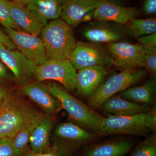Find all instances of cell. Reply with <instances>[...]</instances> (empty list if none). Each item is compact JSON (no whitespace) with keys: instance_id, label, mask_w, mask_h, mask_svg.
I'll return each mask as SVG.
<instances>
[{"instance_id":"18","label":"cell","mask_w":156,"mask_h":156,"mask_svg":"<svg viewBox=\"0 0 156 156\" xmlns=\"http://www.w3.org/2000/svg\"><path fill=\"white\" fill-rule=\"evenodd\" d=\"M63 0H34L26 8L44 26L61 17Z\"/></svg>"},{"instance_id":"8","label":"cell","mask_w":156,"mask_h":156,"mask_svg":"<svg viewBox=\"0 0 156 156\" xmlns=\"http://www.w3.org/2000/svg\"><path fill=\"white\" fill-rule=\"evenodd\" d=\"M69 60L78 70L91 66L106 68L113 65V58L109 51L92 42H77Z\"/></svg>"},{"instance_id":"9","label":"cell","mask_w":156,"mask_h":156,"mask_svg":"<svg viewBox=\"0 0 156 156\" xmlns=\"http://www.w3.org/2000/svg\"><path fill=\"white\" fill-rule=\"evenodd\" d=\"M5 32L17 50L37 66L48 60L41 38L9 27Z\"/></svg>"},{"instance_id":"36","label":"cell","mask_w":156,"mask_h":156,"mask_svg":"<svg viewBox=\"0 0 156 156\" xmlns=\"http://www.w3.org/2000/svg\"><path fill=\"white\" fill-rule=\"evenodd\" d=\"M7 94L8 93L6 92V90L2 87H0V106L5 99Z\"/></svg>"},{"instance_id":"24","label":"cell","mask_w":156,"mask_h":156,"mask_svg":"<svg viewBox=\"0 0 156 156\" xmlns=\"http://www.w3.org/2000/svg\"><path fill=\"white\" fill-rule=\"evenodd\" d=\"M126 25L128 31L135 38L156 33L155 18H134Z\"/></svg>"},{"instance_id":"11","label":"cell","mask_w":156,"mask_h":156,"mask_svg":"<svg viewBox=\"0 0 156 156\" xmlns=\"http://www.w3.org/2000/svg\"><path fill=\"white\" fill-rule=\"evenodd\" d=\"M0 58L11 71L14 80L21 87L30 83L35 77L36 66L19 50H10L0 45Z\"/></svg>"},{"instance_id":"7","label":"cell","mask_w":156,"mask_h":156,"mask_svg":"<svg viewBox=\"0 0 156 156\" xmlns=\"http://www.w3.org/2000/svg\"><path fill=\"white\" fill-rule=\"evenodd\" d=\"M107 115L98 133L99 136L118 134L145 136L150 132L145 126L146 113L122 116Z\"/></svg>"},{"instance_id":"34","label":"cell","mask_w":156,"mask_h":156,"mask_svg":"<svg viewBox=\"0 0 156 156\" xmlns=\"http://www.w3.org/2000/svg\"><path fill=\"white\" fill-rule=\"evenodd\" d=\"M35 156H59L56 151H45L44 152L34 154Z\"/></svg>"},{"instance_id":"30","label":"cell","mask_w":156,"mask_h":156,"mask_svg":"<svg viewBox=\"0 0 156 156\" xmlns=\"http://www.w3.org/2000/svg\"><path fill=\"white\" fill-rule=\"evenodd\" d=\"M137 40L143 46L156 47V33L140 37Z\"/></svg>"},{"instance_id":"5","label":"cell","mask_w":156,"mask_h":156,"mask_svg":"<svg viewBox=\"0 0 156 156\" xmlns=\"http://www.w3.org/2000/svg\"><path fill=\"white\" fill-rule=\"evenodd\" d=\"M55 151L59 156H70L83 146L95 141L98 135L71 122L62 123L55 129Z\"/></svg>"},{"instance_id":"38","label":"cell","mask_w":156,"mask_h":156,"mask_svg":"<svg viewBox=\"0 0 156 156\" xmlns=\"http://www.w3.org/2000/svg\"><path fill=\"white\" fill-rule=\"evenodd\" d=\"M109 1L115 3V2H120V1H122V0H109Z\"/></svg>"},{"instance_id":"27","label":"cell","mask_w":156,"mask_h":156,"mask_svg":"<svg viewBox=\"0 0 156 156\" xmlns=\"http://www.w3.org/2000/svg\"><path fill=\"white\" fill-rule=\"evenodd\" d=\"M7 1L8 0H0V23L5 28L9 27L17 30H22L12 19Z\"/></svg>"},{"instance_id":"31","label":"cell","mask_w":156,"mask_h":156,"mask_svg":"<svg viewBox=\"0 0 156 156\" xmlns=\"http://www.w3.org/2000/svg\"><path fill=\"white\" fill-rule=\"evenodd\" d=\"M144 14L151 15L156 13V0H146L143 7Z\"/></svg>"},{"instance_id":"13","label":"cell","mask_w":156,"mask_h":156,"mask_svg":"<svg viewBox=\"0 0 156 156\" xmlns=\"http://www.w3.org/2000/svg\"><path fill=\"white\" fill-rule=\"evenodd\" d=\"M138 14L134 8L119 5L109 0H100L94 11L93 18L98 21H112L127 24Z\"/></svg>"},{"instance_id":"23","label":"cell","mask_w":156,"mask_h":156,"mask_svg":"<svg viewBox=\"0 0 156 156\" xmlns=\"http://www.w3.org/2000/svg\"><path fill=\"white\" fill-rule=\"evenodd\" d=\"M44 117V115L36 111L26 120L17 134L12 138L17 149L23 153L25 151L32 133Z\"/></svg>"},{"instance_id":"25","label":"cell","mask_w":156,"mask_h":156,"mask_svg":"<svg viewBox=\"0 0 156 156\" xmlns=\"http://www.w3.org/2000/svg\"><path fill=\"white\" fill-rule=\"evenodd\" d=\"M130 156H156V133H152L140 142Z\"/></svg>"},{"instance_id":"26","label":"cell","mask_w":156,"mask_h":156,"mask_svg":"<svg viewBox=\"0 0 156 156\" xmlns=\"http://www.w3.org/2000/svg\"><path fill=\"white\" fill-rule=\"evenodd\" d=\"M144 49V67L152 75L156 72V47L143 46Z\"/></svg>"},{"instance_id":"35","label":"cell","mask_w":156,"mask_h":156,"mask_svg":"<svg viewBox=\"0 0 156 156\" xmlns=\"http://www.w3.org/2000/svg\"><path fill=\"white\" fill-rule=\"evenodd\" d=\"M33 1L34 0H14L13 2L21 5L26 7Z\"/></svg>"},{"instance_id":"19","label":"cell","mask_w":156,"mask_h":156,"mask_svg":"<svg viewBox=\"0 0 156 156\" xmlns=\"http://www.w3.org/2000/svg\"><path fill=\"white\" fill-rule=\"evenodd\" d=\"M156 90V77L154 76L142 85L131 86L118 94L132 102L149 106L154 102Z\"/></svg>"},{"instance_id":"37","label":"cell","mask_w":156,"mask_h":156,"mask_svg":"<svg viewBox=\"0 0 156 156\" xmlns=\"http://www.w3.org/2000/svg\"><path fill=\"white\" fill-rule=\"evenodd\" d=\"M21 156H35L32 152H28L25 153V151L23 154Z\"/></svg>"},{"instance_id":"28","label":"cell","mask_w":156,"mask_h":156,"mask_svg":"<svg viewBox=\"0 0 156 156\" xmlns=\"http://www.w3.org/2000/svg\"><path fill=\"white\" fill-rule=\"evenodd\" d=\"M23 153L15 147L12 138L0 139V156H21Z\"/></svg>"},{"instance_id":"29","label":"cell","mask_w":156,"mask_h":156,"mask_svg":"<svg viewBox=\"0 0 156 156\" xmlns=\"http://www.w3.org/2000/svg\"><path fill=\"white\" fill-rule=\"evenodd\" d=\"M146 127L153 133L156 131V107L154 105L149 111L146 113L145 118Z\"/></svg>"},{"instance_id":"2","label":"cell","mask_w":156,"mask_h":156,"mask_svg":"<svg viewBox=\"0 0 156 156\" xmlns=\"http://www.w3.org/2000/svg\"><path fill=\"white\" fill-rule=\"evenodd\" d=\"M41 34L48 59H69L77 42L71 27L62 19L44 26Z\"/></svg>"},{"instance_id":"3","label":"cell","mask_w":156,"mask_h":156,"mask_svg":"<svg viewBox=\"0 0 156 156\" xmlns=\"http://www.w3.org/2000/svg\"><path fill=\"white\" fill-rule=\"evenodd\" d=\"M147 71L142 69H126L104 80L99 87L88 97V105L98 108L105 101L134 86L143 79Z\"/></svg>"},{"instance_id":"14","label":"cell","mask_w":156,"mask_h":156,"mask_svg":"<svg viewBox=\"0 0 156 156\" xmlns=\"http://www.w3.org/2000/svg\"><path fill=\"white\" fill-rule=\"evenodd\" d=\"M20 91L48 114L55 113L62 108L59 101L50 93L46 86L39 81L37 83L30 82L21 86Z\"/></svg>"},{"instance_id":"1","label":"cell","mask_w":156,"mask_h":156,"mask_svg":"<svg viewBox=\"0 0 156 156\" xmlns=\"http://www.w3.org/2000/svg\"><path fill=\"white\" fill-rule=\"evenodd\" d=\"M46 87L78 126L98 134L104 117L78 100L58 84L50 83Z\"/></svg>"},{"instance_id":"33","label":"cell","mask_w":156,"mask_h":156,"mask_svg":"<svg viewBox=\"0 0 156 156\" xmlns=\"http://www.w3.org/2000/svg\"><path fill=\"white\" fill-rule=\"evenodd\" d=\"M0 45L10 50H15L16 47L9 38V36L0 30Z\"/></svg>"},{"instance_id":"15","label":"cell","mask_w":156,"mask_h":156,"mask_svg":"<svg viewBox=\"0 0 156 156\" xmlns=\"http://www.w3.org/2000/svg\"><path fill=\"white\" fill-rule=\"evenodd\" d=\"M108 73L106 68L99 66L79 69L77 73V93L83 97H89L103 83Z\"/></svg>"},{"instance_id":"20","label":"cell","mask_w":156,"mask_h":156,"mask_svg":"<svg viewBox=\"0 0 156 156\" xmlns=\"http://www.w3.org/2000/svg\"><path fill=\"white\" fill-rule=\"evenodd\" d=\"M90 26L84 31L83 35L88 41L95 44L115 43L124 38V34L119 29L99 21Z\"/></svg>"},{"instance_id":"39","label":"cell","mask_w":156,"mask_h":156,"mask_svg":"<svg viewBox=\"0 0 156 156\" xmlns=\"http://www.w3.org/2000/svg\"><path fill=\"white\" fill-rule=\"evenodd\" d=\"M12 1H14V0H12Z\"/></svg>"},{"instance_id":"22","label":"cell","mask_w":156,"mask_h":156,"mask_svg":"<svg viewBox=\"0 0 156 156\" xmlns=\"http://www.w3.org/2000/svg\"><path fill=\"white\" fill-rule=\"evenodd\" d=\"M52 126L53 123L50 117L44 116L35 128L29 142L34 154L47 151Z\"/></svg>"},{"instance_id":"4","label":"cell","mask_w":156,"mask_h":156,"mask_svg":"<svg viewBox=\"0 0 156 156\" xmlns=\"http://www.w3.org/2000/svg\"><path fill=\"white\" fill-rule=\"evenodd\" d=\"M36 112L18 98L8 93L0 106V139L14 137Z\"/></svg>"},{"instance_id":"12","label":"cell","mask_w":156,"mask_h":156,"mask_svg":"<svg viewBox=\"0 0 156 156\" xmlns=\"http://www.w3.org/2000/svg\"><path fill=\"white\" fill-rule=\"evenodd\" d=\"M100 0H63L62 19L70 26L76 27L93 17Z\"/></svg>"},{"instance_id":"21","label":"cell","mask_w":156,"mask_h":156,"mask_svg":"<svg viewBox=\"0 0 156 156\" xmlns=\"http://www.w3.org/2000/svg\"><path fill=\"white\" fill-rule=\"evenodd\" d=\"M132 143L125 140H112L94 144L82 156H125L132 147Z\"/></svg>"},{"instance_id":"16","label":"cell","mask_w":156,"mask_h":156,"mask_svg":"<svg viewBox=\"0 0 156 156\" xmlns=\"http://www.w3.org/2000/svg\"><path fill=\"white\" fill-rule=\"evenodd\" d=\"M99 108L107 114L122 116L144 113L149 111L151 108L132 102L117 94L105 101Z\"/></svg>"},{"instance_id":"10","label":"cell","mask_w":156,"mask_h":156,"mask_svg":"<svg viewBox=\"0 0 156 156\" xmlns=\"http://www.w3.org/2000/svg\"><path fill=\"white\" fill-rule=\"evenodd\" d=\"M108 51L113 58V65L118 68L123 70L144 67V49L139 43H111Z\"/></svg>"},{"instance_id":"17","label":"cell","mask_w":156,"mask_h":156,"mask_svg":"<svg viewBox=\"0 0 156 156\" xmlns=\"http://www.w3.org/2000/svg\"><path fill=\"white\" fill-rule=\"evenodd\" d=\"M12 19L23 31L39 36L44 26L33 15L26 7L13 1H7Z\"/></svg>"},{"instance_id":"6","label":"cell","mask_w":156,"mask_h":156,"mask_svg":"<svg viewBox=\"0 0 156 156\" xmlns=\"http://www.w3.org/2000/svg\"><path fill=\"white\" fill-rule=\"evenodd\" d=\"M77 72L69 59H48L37 66L35 77L39 82L47 80L58 81L69 92L76 89Z\"/></svg>"},{"instance_id":"32","label":"cell","mask_w":156,"mask_h":156,"mask_svg":"<svg viewBox=\"0 0 156 156\" xmlns=\"http://www.w3.org/2000/svg\"><path fill=\"white\" fill-rule=\"evenodd\" d=\"M13 79L14 76L9 72L8 67L0 58V81H9Z\"/></svg>"}]
</instances>
